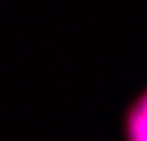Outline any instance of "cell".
I'll use <instances>...</instances> for the list:
<instances>
[{
	"label": "cell",
	"instance_id": "obj_1",
	"mask_svg": "<svg viewBox=\"0 0 147 141\" xmlns=\"http://www.w3.org/2000/svg\"><path fill=\"white\" fill-rule=\"evenodd\" d=\"M128 141H147V94L128 116Z\"/></svg>",
	"mask_w": 147,
	"mask_h": 141
}]
</instances>
